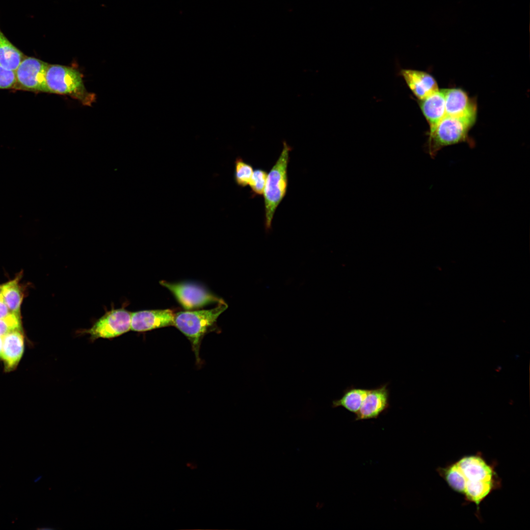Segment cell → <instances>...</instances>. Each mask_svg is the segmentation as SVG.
Masks as SVG:
<instances>
[{"label": "cell", "instance_id": "cell-20", "mask_svg": "<svg viewBox=\"0 0 530 530\" xmlns=\"http://www.w3.org/2000/svg\"><path fill=\"white\" fill-rule=\"evenodd\" d=\"M20 329H21L20 315L11 312L6 317L0 319V336Z\"/></svg>", "mask_w": 530, "mask_h": 530}, {"label": "cell", "instance_id": "cell-21", "mask_svg": "<svg viewBox=\"0 0 530 530\" xmlns=\"http://www.w3.org/2000/svg\"><path fill=\"white\" fill-rule=\"evenodd\" d=\"M15 86V72L7 70L0 66V89H14Z\"/></svg>", "mask_w": 530, "mask_h": 530}, {"label": "cell", "instance_id": "cell-11", "mask_svg": "<svg viewBox=\"0 0 530 530\" xmlns=\"http://www.w3.org/2000/svg\"><path fill=\"white\" fill-rule=\"evenodd\" d=\"M388 383L378 387L369 389L358 412L355 414L356 421L377 418L390 406V393Z\"/></svg>", "mask_w": 530, "mask_h": 530}, {"label": "cell", "instance_id": "cell-7", "mask_svg": "<svg viewBox=\"0 0 530 530\" xmlns=\"http://www.w3.org/2000/svg\"><path fill=\"white\" fill-rule=\"evenodd\" d=\"M463 477L464 490L485 483L499 484L493 468L479 455L465 456L455 463Z\"/></svg>", "mask_w": 530, "mask_h": 530}, {"label": "cell", "instance_id": "cell-14", "mask_svg": "<svg viewBox=\"0 0 530 530\" xmlns=\"http://www.w3.org/2000/svg\"><path fill=\"white\" fill-rule=\"evenodd\" d=\"M419 106L429 124L430 132L446 115L444 90H438L419 100Z\"/></svg>", "mask_w": 530, "mask_h": 530}, {"label": "cell", "instance_id": "cell-17", "mask_svg": "<svg viewBox=\"0 0 530 530\" xmlns=\"http://www.w3.org/2000/svg\"><path fill=\"white\" fill-rule=\"evenodd\" d=\"M19 279L17 277L1 285V292L10 312L18 315H20V307L23 298V293L19 283Z\"/></svg>", "mask_w": 530, "mask_h": 530}, {"label": "cell", "instance_id": "cell-4", "mask_svg": "<svg viewBox=\"0 0 530 530\" xmlns=\"http://www.w3.org/2000/svg\"><path fill=\"white\" fill-rule=\"evenodd\" d=\"M472 125L461 119L445 115L429 132L427 153L434 158L443 147L468 141V132Z\"/></svg>", "mask_w": 530, "mask_h": 530}, {"label": "cell", "instance_id": "cell-5", "mask_svg": "<svg viewBox=\"0 0 530 530\" xmlns=\"http://www.w3.org/2000/svg\"><path fill=\"white\" fill-rule=\"evenodd\" d=\"M131 313L122 308L111 310L83 332L89 335L92 340L118 337L131 330Z\"/></svg>", "mask_w": 530, "mask_h": 530}, {"label": "cell", "instance_id": "cell-25", "mask_svg": "<svg viewBox=\"0 0 530 530\" xmlns=\"http://www.w3.org/2000/svg\"><path fill=\"white\" fill-rule=\"evenodd\" d=\"M1 292V285H0V294Z\"/></svg>", "mask_w": 530, "mask_h": 530}, {"label": "cell", "instance_id": "cell-15", "mask_svg": "<svg viewBox=\"0 0 530 530\" xmlns=\"http://www.w3.org/2000/svg\"><path fill=\"white\" fill-rule=\"evenodd\" d=\"M25 56L8 39L0 28V66L15 72Z\"/></svg>", "mask_w": 530, "mask_h": 530}, {"label": "cell", "instance_id": "cell-13", "mask_svg": "<svg viewBox=\"0 0 530 530\" xmlns=\"http://www.w3.org/2000/svg\"><path fill=\"white\" fill-rule=\"evenodd\" d=\"M24 351V338L21 329L12 331L2 337L1 359L5 371L15 369Z\"/></svg>", "mask_w": 530, "mask_h": 530}, {"label": "cell", "instance_id": "cell-10", "mask_svg": "<svg viewBox=\"0 0 530 530\" xmlns=\"http://www.w3.org/2000/svg\"><path fill=\"white\" fill-rule=\"evenodd\" d=\"M175 314L170 309L142 310L131 313V330L145 332L174 325Z\"/></svg>", "mask_w": 530, "mask_h": 530}, {"label": "cell", "instance_id": "cell-19", "mask_svg": "<svg viewBox=\"0 0 530 530\" xmlns=\"http://www.w3.org/2000/svg\"><path fill=\"white\" fill-rule=\"evenodd\" d=\"M267 173L262 168H256L253 173L249 186L252 196H261L264 194Z\"/></svg>", "mask_w": 530, "mask_h": 530}, {"label": "cell", "instance_id": "cell-24", "mask_svg": "<svg viewBox=\"0 0 530 530\" xmlns=\"http://www.w3.org/2000/svg\"><path fill=\"white\" fill-rule=\"evenodd\" d=\"M41 477H41V476H38V477H36V478H35V479H34V482H38V481H39V480H40V479H41Z\"/></svg>", "mask_w": 530, "mask_h": 530}, {"label": "cell", "instance_id": "cell-12", "mask_svg": "<svg viewBox=\"0 0 530 530\" xmlns=\"http://www.w3.org/2000/svg\"><path fill=\"white\" fill-rule=\"evenodd\" d=\"M400 74L410 90L419 100L439 90L434 78L426 72L403 69L400 70Z\"/></svg>", "mask_w": 530, "mask_h": 530}, {"label": "cell", "instance_id": "cell-23", "mask_svg": "<svg viewBox=\"0 0 530 530\" xmlns=\"http://www.w3.org/2000/svg\"><path fill=\"white\" fill-rule=\"evenodd\" d=\"M2 337H3V336H0V359L1 358V351H2Z\"/></svg>", "mask_w": 530, "mask_h": 530}, {"label": "cell", "instance_id": "cell-9", "mask_svg": "<svg viewBox=\"0 0 530 530\" xmlns=\"http://www.w3.org/2000/svg\"><path fill=\"white\" fill-rule=\"evenodd\" d=\"M446 115L461 119L472 124L475 121L476 106L459 88L444 89Z\"/></svg>", "mask_w": 530, "mask_h": 530}, {"label": "cell", "instance_id": "cell-3", "mask_svg": "<svg viewBox=\"0 0 530 530\" xmlns=\"http://www.w3.org/2000/svg\"><path fill=\"white\" fill-rule=\"evenodd\" d=\"M45 81L48 93L69 95L87 105L94 100V95L86 89L81 75L73 68L49 64Z\"/></svg>", "mask_w": 530, "mask_h": 530}, {"label": "cell", "instance_id": "cell-22", "mask_svg": "<svg viewBox=\"0 0 530 530\" xmlns=\"http://www.w3.org/2000/svg\"><path fill=\"white\" fill-rule=\"evenodd\" d=\"M11 312L5 303L1 293L0 294V319L3 318Z\"/></svg>", "mask_w": 530, "mask_h": 530}, {"label": "cell", "instance_id": "cell-6", "mask_svg": "<svg viewBox=\"0 0 530 530\" xmlns=\"http://www.w3.org/2000/svg\"><path fill=\"white\" fill-rule=\"evenodd\" d=\"M48 63L33 57L24 58L15 71L14 89L34 92H48L45 75Z\"/></svg>", "mask_w": 530, "mask_h": 530}, {"label": "cell", "instance_id": "cell-2", "mask_svg": "<svg viewBox=\"0 0 530 530\" xmlns=\"http://www.w3.org/2000/svg\"><path fill=\"white\" fill-rule=\"evenodd\" d=\"M228 308L223 300L216 307L208 310L184 311L175 314L174 325L190 342L197 359L201 339L214 325L220 315Z\"/></svg>", "mask_w": 530, "mask_h": 530}, {"label": "cell", "instance_id": "cell-8", "mask_svg": "<svg viewBox=\"0 0 530 530\" xmlns=\"http://www.w3.org/2000/svg\"><path fill=\"white\" fill-rule=\"evenodd\" d=\"M160 284L168 289L180 304L186 309H192L212 303L223 301L205 289L191 283H172L161 281Z\"/></svg>", "mask_w": 530, "mask_h": 530}, {"label": "cell", "instance_id": "cell-16", "mask_svg": "<svg viewBox=\"0 0 530 530\" xmlns=\"http://www.w3.org/2000/svg\"><path fill=\"white\" fill-rule=\"evenodd\" d=\"M369 389L355 388L352 386L343 392L342 397L332 402V407H342L347 411L356 414L360 409Z\"/></svg>", "mask_w": 530, "mask_h": 530}, {"label": "cell", "instance_id": "cell-18", "mask_svg": "<svg viewBox=\"0 0 530 530\" xmlns=\"http://www.w3.org/2000/svg\"><path fill=\"white\" fill-rule=\"evenodd\" d=\"M252 166L241 158L238 157L235 161L234 178L236 184L243 187L249 186L253 173Z\"/></svg>", "mask_w": 530, "mask_h": 530}, {"label": "cell", "instance_id": "cell-1", "mask_svg": "<svg viewBox=\"0 0 530 530\" xmlns=\"http://www.w3.org/2000/svg\"><path fill=\"white\" fill-rule=\"evenodd\" d=\"M292 147L284 141L283 149L276 162L267 175L264 191L265 231L271 229L276 210L285 197L288 189V165Z\"/></svg>", "mask_w": 530, "mask_h": 530}]
</instances>
